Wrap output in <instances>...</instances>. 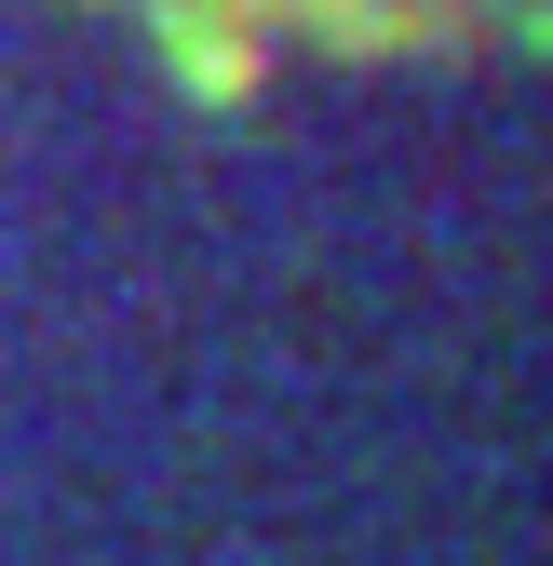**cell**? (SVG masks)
<instances>
[{
    "label": "cell",
    "instance_id": "1",
    "mask_svg": "<svg viewBox=\"0 0 553 566\" xmlns=\"http://www.w3.org/2000/svg\"><path fill=\"white\" fill-rule=\"evenodd\" d=\"M217 54H472V41H540L553 0H135Z\"/></svg>",
    "mask_w": 553,
    "mask_h": 566
}]
</instances>
